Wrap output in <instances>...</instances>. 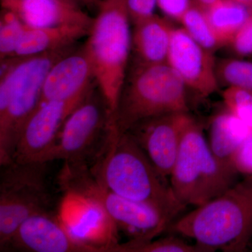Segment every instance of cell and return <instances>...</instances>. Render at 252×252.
I'll return each mask as SVG.
<instances>
[{
    "mask_svg": "<svg viewBox=\"0 0 252 252\" xmlns=\"http://www.w3.org/2000/svg\"><path fill=\"white\" fill-rule=\"evenodd\" d=\"M97 182L124 198L151 204L172 219L186 208L140 146L115 122L104 153L89 167Z\"/></svg>",
    "mask_w": 252,
    "mask_h": 252,
    "instance_id": "1",
    "label": "cell"
},
{
    "mask_svg": "<svg viewBox=\"0 0 252 252\" xmlns=\"http://www.w3.org/2000/svg\"><path fill=\"white\" fill-rule=\"evenodd\" d=\"M169 230L209 252H245L252 239V176L172 222Z\"/></svg>",
    "mask_w": 252,
    "mask_h": 252,
    "instance_id": "2",
    "label": "cell"
},
{
    "mask_svg": "<svg viewBox=\"0 0 252 252\" xmlns=\"http://www.w3.org/2000/svg\"><path fill=\"white\" fill-rule=\"evenodd\" d=\"M72 47L1 61L0 165L12 161L23 125L40 102L44 81L53 65Z\"/></svg>",
    "mask_w": 252,
    "mask_h": 252,
    "instance_id": "3",
    "label": "cell"
},
{
    "mask_svg": "<svg viewBox=\"0 0 252 252\" xmlns=\"http://www.w3.org/2000/svg\"><path fill=\"white\" fill-rule=\"evenodd\" d=\"M127 0H99L84 46L96 85L115 117L132 50Z\"/></svg>",
    "mask_w": 252,
    "mask_h": 252,
    "instance_id": "4",
    "label": "cell"
},
{
    "mask_svg": "<svg viewBox=\"0 0 252 252\" xmlns=\"http://www.w3.org/2000/svg\"><path fill=\"white\" fill-rule=\"evenodd\" d=\"M239 175L214 155L202 126L190 116L170 177L177 200L185 207L201 206L234 185Z\"/></svg>",
    "mask_w": 252,
    "mask_h": 252,
    "instance_id": "5",
    "label": "cell"
},
{
    "mask_svg": "<svg viewBox=\"0 0 252 252\" xmlns=\"http://www.w3.org/2000/svg\"><path fill=\"white\" fill-rule=\"evenodd\" d=\"M185 84L167 63L142 64L135 62L126 75L115 120L119 130L151 118L178 112H189Z\"/></svg>",
    "mask_w": 252,
    "mask_h": 252,
    "instance_id": "6",
    "label": "cell"
},
{
    "mask_svg": "<svg viewBox=\"0 0 252 252\" xmlns=\"http://www.w3.org/2000/svg\"><path fill=\"white\" fill-rule=\"evenodd\" d=\"M50 162L12 161L0 165V250L29 217L59 214L63 200L58 198L51 183Z\"/></svg>",
    "mask_w": 252,
    "mask_h": 252,
    "instance_id": "7",
    "label": "cell"
},
{
    "mask_svg": "<svg viewBox=\"0 0 252 252\" xmlns=\"http://www.w3.org/2000/svg\"><path fill=\"white\" fill-rule=\"evenodd\" d=\"M65 190L71 196L100 207L117 229L129 238V243L154 240L168 228L173 220L158 207L124 198L106 189L89 169L71 172L66 180Z\"/></svg>",
    "mask_w": 252,
    "mask_h": 252,
    "instance_id": "8",
    "label": "cell"
},
{
    "mask_svg": "<svg viewBox=\"0 0 252 252\" xmlns=\"http://www.w3.org/2000/svg\"><path fill=\"white\" fill-rule=\"evenodd\" d=\"M115 118L96 84L69 114L44 162L91 167L104 153Z\"/></svg>",
    "mask_w": 252,
    "mask_h": 252,
    "instance_id": "9",
    "label": "cell"
},
{
    "mask_svg": "<svg viewBox=\"0 0 252 252\" xmlns=\"http://www.w3.org/2000/svg\"><path fill=\"white\" fill-rule=\"evenodd\" d=\"M86 94L77 98L39 104L20 132L12 161L44 162L56 143L66 119Z\"/></svg>",
    "mask_w": 252,
    "mask_h": 252,
    "instance_id": "10",
    "label": "cell"
},
{
    "mask_svg": "<svg viewBox=\"0 0 252 252\" xmlns=\"http://www.w3.org/2000/svg\"><path fill=\"white\" fill-rule=\"evenodd\" d=\"M190 117L189 112L165 114L142 121L126 131L165 180L171 175Z\"/></svg>",
    "mask_w": 252,
    "mask_h": 252,
    "instance_id": "11",
    "label": "cell"
},
{
    "mask_svg": "<svg viewBox=\"0 0 252 252\" xmlns=\"http://www.w3.org/2000/svg\"><path fill=\"white\" fill-rule=\"evenodd\" d=\"M167 63L186 87L200 97H209L218 91L214 53L194 41L182 27L173 28Z\"/></svg>",
    "mask_w": 252,
    "mask_h": 252,
    "instance_id": "12",
    "label": "cell"
},
{
    "mask_svg": "<svg viewBox=\"0 0 252 252\" xmlns=\"http://www.w3.org/2000/svg\"><path fill=\"white\" fill-rule=\"evenodd\" d=\"M0 251L94 252L73 238L56 213L36 214L25 220Z\"/></svg>",
    "mask_w": 252,
    "mask_h": 252,
    "instance_id": "13",
    "label": "cell"
},
{
    "mask_svg": "<svg viewBox=\"0 0 252 252\" xmlns=\"http://www.w3.org/2000/svg\"><path fill=\"white\" fill-rule=\"evenodd\" d=\"M59 216L72 238L94 252H109L118 244L117 228L95 204L64 195Z\"/></svg>",
    "mask_w": 252,
    "mask_h": 252,
    "instance_id": "14",
    "label": "cell"
},
{
    "mask_svg": "<svg viewBox=\"0 0 252 252\" xmlns=\"http://www.w3.org/2000/svg\"><path fill=\"white\" fill-rule=\"evenodd\" d=\"M95 84L92 65L83 46L64 56L51 68L44 81L39 104L82 97Z\"/></svg>",
    "mask_w": 252,
    "mask_h": 252,
    "instance_id": "15",
    "label": "cell"
},
{
    "mask_svg": "<svg viewBox=\"0 0 252 252\" xmlns=\"http://www.w3.org/2000/svg\"><path fill=\"white\" fill-rule=\"evenodd\" d=\"M1 9L14 13L28 27L63 25L91 26L93 18L68 0H0Z\"/></svg>",
    "mask_w": 252,
    "mask_h": 252,
    "instance_id": "16",
    "label": "cell"
},
{
    "mask_svg": "<svg viewBox=\"0 0 252 252\" xmlns=\"http://www.w3.org/2000/svg\"><path fill=\"white\" fill-rule=\"evenodd\" d=\"M133 26L132 49L135 62L148 64L167 63L174 28L168 18L155 14Z\"/></svg>",
    "mask_w": 252,
    "mask_h": 252,
    "instance_id": "17",
    "label": "cell"
},
{
    "mask_svg": "<svg viewBox=\"0 0 252 252\" xmlns=\"http://www.w3.org/2000/svg\"><path fill=\"white\" fill-rule=\"evenodd\" d=\"M90 28L77 24L46 28L27 26L13 57L34 56L72 47L76 41L88 35Z\"/></svg>",
    "mask_w": 252,
    "mask_h": 252,
    "instance_id": "18",
    "label": "cell"
},
{
    "mask_svg": "<svg viewBox=\"0 0 252 252\" xmlns=\"http://www.w3.org/2000/svg\"><path fill=\"white\" fill-rule=\"evenodd\" d=\"M251 130L245 123L225 109L212 118L208 144L214 155L220 162L233 166V156Z\"/></svg>",
    "mask_w": 252,
    "mask_h": 252,
    "instance_id": "19",
    "label": "cell"
},
{
    "mask_svg": "<svg viewBox=\"0 0 252 252\" xmlns=\"http://www.w3.org/2000/svg\"><path fill=\"white\" fill-rule=\"evenodd\" d=\"M206 12L214 31L224 46L228 45L252 11L233 0H219Z\"/></svg>",
    "mask_w": 252,
    "mask_h": 252,
    "instance_id": "20",
    "label": "cell"
},
{
    "mask_svg": "<svg viewBox=\"0 0 252 252\" xmlns=\"http://www.w3.org/2000/svg\"><path fill=\"white\" fill-rule=\"evenodd\" d=\"M179 23L194 41L208 51L214 53L223 47L209 21L206 10L198 5L192 2Z\"/></svg>",
    "mask_w": 252,
    "mask_h": 252,
    "instance_id": "21",
    "label": "cell"
},
{
    "mask_svg": "<svg viewBox=\"0 0 252 252\" xmlns=\"http://www.w3.org/2000/svg\"><path fill=\"white\" fill-rule=\"evenodd\" d=\"M110 252H209L207 249L197 245H190L175 235L150 240L142 243L117 244Z\"/></svg>",
    "mask_w": 252,
    "mask_h": 252,
    "instance_id": "22",
    "label": "cell"
},
{
    "mask_svg": "<svg viewBox=\"0 0 252 252\" xmlns=\"http://www.w3.org/2000/svg\"><path fill=\"white\" fill-rule=\"evenodd\" d=\"M219 84L252 93V63L240 59H224L217 63Z\"/></svg>",
    "mask_w": 252,
    "mask_h": 252,
    "instance_id": "23",
    "label": "cell"
},
{
    "mask_svg": "<svg viewBox=\"0 0 252 252\" xmlns=\"http://www.w3.org/2000/svg\"><path fill=\"white\" fill-rule=\"evenodd\" d=\"M27 26L9 10L1 9L0 14V58L13 57Z\"/></svg>",
    "mask_w": 252,
    "mask_h": 252,
    "instance_id": "24",
    "label": "cell"
},
{
    "mask_svg": "<svg viewBox=\"0 0 252 252\" xmlns=\"http://www.w3.org/2000/svg\"><path fill=\"white\" fill-rule=\"evenodd\" d=\"M225 109L252 130V93L236 87H227L222 93Z\"/></svg>",
    "mask_w": 252,
    "mask_h": 252,
    "instance_id": "25",
    "label": "cell"
},
{
    "mask_svg": "<svg viewBox=\"0 0 252 252\" xmlns=\"http://www.w3.org/2000/svg\"><path fill=\"white\" fill-rule=\"evenodd\" d=\"M238 56L252 55V12L243 26L235 33L228 45Z\"/></svg>",
    "mask_w": 252,
    "mask_h": 252,
    "instance_id": "26",
    "label": "cell"
},
{
    "mask_svg": "<svg viewBox=\"0 0 252 252\" xmlns=\"http://www.w3.org/2000/svg\"><path fill=\"white\" fill-rule=\"evenodd\" d=\"M232 165L239 175L252 176V130L235 152Z\"/></svg>",
    "mask_w": 252,
    "mask_h": 252,
    "instance_id": "27",
    "label": "cell"
},
{
    "mask_svg": "<svg viewBox=\"0 0 252 252\" xmlns=\"http://www.w3.org/2000/svg\"><path fill=\"white\" fill-rule=\"evenodd\" d=\"M131 23L135 24L154 16L158 0H127Z\"/></svg>",
    "mask_w": 252,
    "mask_h": 252,
    "instance_id": "28",
    "label": "cell"
},
{
    "mask_svg": "<svg viewBox=\"0 0 252 252\" xmlns=\"http://www.w3.org/2000/svg\"><path fill=\"white\" fill-rule=\"evenodd\" d=\"M191 4V0H158V7L165 18L178 22Z\"/></svg>",
    "mask_w": 252,
    "mask_h": 252,
    "instance_id": "29",
    "label": "cell"
},
{
    "mask_svg": "<svg viewBox=\"0 0 252 252\" xmlns=\"http://www.w3.org/2000/svg\"><path fill=\"white\" fill-rule=\"evenodd\" d=\"M191 1L194 4L198 5L200 7L206 10L211 7L212 5L215 4L219 0H191Z\"/></svg>",
    "mask_w": 252,
    "mask_h": 252,
    "instance_id": "30",
    "label": "cell"
},
{
    "mask_svg": "<svg viewBox=\"0 0 252 252\" xmlns=\"http://www.w3.org/2000/svg\"><path fill=\"white\" fill-rule=\"evenodd\" d=\"M238 4L243 5L245 7L252 11V0H233Z\"/></svg>",
    "mask_w": 252,
    "mask_h": 252,
    "instance_id": "31",
    "label": "cell"
},
{
    "mask_svg": "<svg viewBox=\"0 0 252 252\" xmlns=\"http://www.w3.org/2000/svg\"><path fill=\"white\" fill-rule=\"evenodd\" d=\"M96 0H85V1L86 2H94V1H95Z\"/></svg>",
    "mask_w": 252,
    "mask_h": 252,
    "instance_id": "32",
    "label": "cell"
},
{
    "mask_svg": "<svg viewBox=\"0 0 252 252\" xmlns=\"http://www.w3.org/2000/svg\"><path fill=\"white\" fill-rule=\"evenodd\" d=\"M68 1H72V2L77 3V1H76V0H68Z\"/></svg>",
    "mask_w": 252,
    "mask_h": 252,
    "instance_id": "33",
    "label": "cell"
},
{
    "mask_svg": "<svg viewBox=\"0 0 252 252\" xmlns=\"http://www.w3.org/2000/svg\"><path fill=\"white\" fill-rule=\"evenodd\" d=\"M84 1H85V0H84Z\"/></svg>",
    "mask_w": 252,
    "mask_h": 252,
    "instance_id": "34",
    "label": "cell"
}]
</instances>
